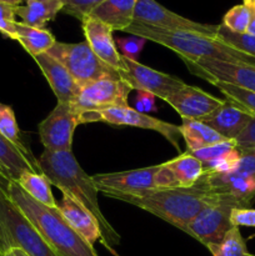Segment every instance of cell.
Wrapping results in <instances>:
<instances>
[{"instance_id": "2e32d148", "label": "cell", "mask_w": 255, "mask_h": 256, "mask_svg": "<svg viewBox=\"0 0 255 256\" xmlns=\"http://www.w3.org/2000/svg\"><path fill=\"white\" fill-rule=\"evenodd\" d=\"M85 42L90 49L100 60L114 68L116 72L122 69V54L118 52V46L112 38V30L100 20L92 16H86L82 20Z\"/></svg>"}, {"instance_id": "d6986e66", "label": "cell", "mask_w": 255, "mask_h": 256, "mask_svg": "<svg viewBox=\"0 0 255 256\" xmlns=\"http://www.w3.org/2000/svg\"><path fill=\"white\" fill-rule=\"evenodd\" d=\"M252 116L249 114L225 99L224 104L215 110L212 115L205 118L202 122L212 128L225 139L235 140L246 128Z\"/></svg>"}, {"instance_id": "f6af8a7d", "label": "cell", "mask_w": 255, "mask_h": 256, "mask_svg": "<svg viewBox=\"0 0 255 256\" xmlns=\"http://www.w3.org/2000/svg\"><path fill=\"white\" fill-rule=\"evenodd\" d=\"M255 152V150H254V152Z\"/></svg>"}, {"instance_id": "f35d334b", "label": "cell", "mask_w": 255, "mask_h": 256, "mask_svg": "<svg viewBox=\"0 0 255 256\" xmlns=\"http://www.w3.org/2000/svg\"><path fill=\"white\" fill-rule=\"evenodd\" d=\"M135 110L142 114L155 112V96L146 92H138L135 98Z\"/></svg>"}, {"instance_id": "d6a6232c", "label": "cell", "mask_w": 255, "mask_h": 256, "mask_svg": "<svg viewBox=\"0 0 255 256\" xmlns=\"http://www.w3.org/2000/svg\"><path fill=\"white\" fill-rule=\"evenodd\" d=\"M62 9L65 14L72 15L82 22L92 14L95 8L99 6L105 0H62Z\"/></svg>"}, {"instance_id": "6da1fadb", "label": "cell", "mask_w": 255, "mask_h": 256, "mask_svg": "<svg viewBox=\"0 0 255 256\" xmlns=\"http://www.w3.org/2000/svg\"><path fill=\"white\" fill-rule=\"evenodd\" d=\"M39 169L62 194H68L84 205L95 216L102 232V244L114 255L112 246L120 242V235L104 216L98 200V189L92 178L82 169L72 152H50L44 149L38 159Z\"/></svg>"}, {"instance_id": "4fadbf2b", "label": "cell", "mask_w": 255, "mask_h": 256, "mask_svg": "<svg viewBox=\"0 0 255 256\" xmlns=\"http://www.w3.org/2000/svg\"><path fill=\"white\" fill-rule=\"evenodd\" d=\"M132 90L130 85L122 79L98 80L82 86L72 105L78 112H99L112 106H128V96Z\"/></svg>"}, {"instance_id": "ee69618b", "label": "cell", "mask_w": 255, "mask_h": 256, "mask_svg": "<svg viewBox=\"0 0 255 256\" xmlns=\"http://www.w3.org/2000/svg\"><path fill=\"white\" fill-rule=\"evenodd\" d=\"M0 256H4V254H2V250H0Z\"/></svg>"}, {"instance_id": "ba28073f", "label": "cell", "mask_w": 255, "mask_h": 256, "mask_svg": "<svg viewBox=\"0 0 255 256\" xmlns=\"http://www.w3.org/2000/svg\"><path fill=\"white\" fill-rule=\"evenodd\" d=\"M122 65L118 72L132 90L150 92L164 102L186 85L179 78L158 72L124 55H122Z\"/></svg>"}, {"instance_id": "30bf717a", "label": "cell", "mask_w": 255, "mask_h": 256, "mask_svg": "<svg viewBox=\"0 0 255 256\" xmlns=\"http://www.w3.org/2000/svg\"><path fill=\"white\" fill-rule=\"evenodd\" d=\"M234 208H236L234 204L222 200L209 204L192 219L184 232L202 242L206 249L219 244L232 228L230 212Z\"/></svg>"}, {"instance_id": "ffe728a7", "label": "cell", "mask_w": 255, "mask_h": 256, "mask_svg": "<svg viewBox=\"0 0 255 256\" xmlns=\"http://www.w3.org/2000/svg\"><path fill=\"white\" fill-rule=\"evenodd\" d=\"M136 2L138 0H105L102 4L92 10L89 16L106 24L112 32H124L134 22Z\"/></svg>"}, {"instance_id": "e575fe53", "label": "cell", "mask_w": 255, "mask_h": 256, "mask_svg": "<svg viewBox=\"0 0 255 256\" xmlns=\"http://www.w3.org/2000/svg\"><path fill=\"white\" fill-rule=\"evenodd\" d=\"M16 6L0 2V32L12 40H16Z\"/></svg>"}, {"instance_id": "b9f144b4", "label": "cell", "mask_w": 255, "mask_h": 256, "mask_svg": "<svg viewBox=\"0 0 255 256\" xmlns=\"http://www.w3.org/2000/svg\"><path fill=\"white\" fill-rule=\"evenodd\" d=\"M4 256H28L24 252L20 249H10L6 252H4Z\"/></svg>"}, {"instance_id": "4dcf8cb0", "label": "cell", "mask_w": 255, "mask_h": 256, "mask_svg": "<svg viewBox=\"0 0 255 256\" xmlns=\"http://www.w3.org/2000/svg\"><path fill=\"white\" fill-rule=\"evenodd\" d=\"M250 22V14L244 4L232 6L229 12H225L222 18V26L236 34H246Z\"/></svg>"}, {"instance_id": "74e56055", "label": "cell", "mask_w": 255, "mask_h": 256, "mask_svg": "<svg viewBox=\"0 0 255 256\" xmlns=\"http://www.w3.org/2000/svg\"><path fill=\"white\" fill-rule=\"evenodd\" d=\"M232 226L255 228V209L252 208H234L230 212Z\"/></svg>"}, {"instance_id": "9c48e42d", "label": "cell", "mask_w": 255, "mask_h": 256, "mask_svg": "<svg viewBox=\"0 0 255 256\" xmlns=\"http://www.w3.org/2000/svg\"><path fill=\"white\" fill-rule=\"evenodd\" d=\"M79 122V112L69 102H58L38 126L40 142L50 152H72V136Z\"/></svg>"}, {"instance_id": "60d3db41", "label": "cell", "mask_w": 255, "mask_h": 256, "mask_svg": "<svg viewBox=\"0 0 255 256\" xmlns=\"http://www.w3.org/2000/svg\"><path fill=\"white\" fill-rule=\"evenodd\" d=\"M9 184L10 180L0 172V194H4L9 196Z\"/></svg>"}, {"instance_id": "d4e9b609", "label": "cell", "mask_w": 255, "mask_h": 256, "mask_svg": "<svg viewBox=\"0 0 255 256\" xmlns=\"http://www.w3.org/2000/svg\"><path fill=\"white\" fill-rule=\"evenodd\" d=\"M16 42L35 58L36 55L46 52L55 44V36L48 29H36L22 24V22H16Z\"/></svg>"}, {"instance_id": "5b68a950", "label": "cell", "mask_w": 255, "mask_h": 256, "mask_svg": "<svg viewBox=\"0 0 255 256\" xmlns=\"http://www.w3.org/2000/svg\"><path fill=\"white\" fill-rule=\"evenodd\" d=\"M20 249L28 256H59L8 195L0 194V250Z\"/></svg>"}, {"instance_id": "7402d4cb", "label": "cell", "mask_w": 255, "mask_h": 256, "mask_svg": "<svg viewBox=\"0 0 255 256\" xmlns=\"http://www.w3.org/2000/svg\"><path fill=\"white\" fill-rule=\"evenodd\" d=\"M40 172L26 156L0 134V172L10 182H16L24 172Z\"/></svg>"}, {"instance_id": "8d00e7d4", "label": "cell", "mask_w": 255, "mask_h": 256, "mask_svg": "<svg viewBox=\"0 0 255 256\" xmlns=\"http://www.w3.org/2000/svg\"><path fill=\"white\" fill-rule=\"evenodd\" d=\"M236 149L242 154L250 152L255 150V118H252L249 124L246 125L244 130L239 134V136L235 139Z\"/></svg>"}, {"instance_id": "f1b7e54d", "label": "cell", "mask_w": 255, "mask_h": 256, "mask_svg": "<svg viewBox=\"0 0 255 256\" xmlns=\"http://www.w3.org/2000/svg\"><path fill=\"white\" fill-rule=\"evenodd\" d=\"M212 85L220 90L225 99L239 106L252 118H255V92L225 82H214Z\"/></svg>"}, {"instance_id": "3957f363", "label": "cell", "mask_w": 255, "mask_h": 256, "mask_svg": "<svg viewBox=\"0 0 255 256\" xmlns=\"http://www.w3.org/2000/svg\"><path fill=\"white\" fill-rule=\"evenodd\" d=\"M129 34L150 40L156 44L166 46L176 52L182 60L198 62V60H220L228 62H239L255 66V58L248 55L216 36H208L192 32L182 30H166L150 25L132 22L129 28L124 30Z\"/></svg>"}, {"instance_id": "836d02e7", "label": "cell", "mask_w": 255, "mask_h": 256, "mask_svg": "<svg viewBox=\"0 0 255 256\" xmlns=\"http://www.w3.org/2000/svg\"><path fill=\"white\" fill-rule=\"evenodd\" d=\"M235 148H236L235 140H225V142H218V144L210 145V146L202 148V149L199 150H195V152H189V154H192V156L196 158L198 160H200L204 164V162H212V160H215L218 158L222 156V155L228 154V152H232Z\"/></svg>"}, {"instance_id": "ac0fdd59", "label": "cell", "mask_w": 255, "mask_h": 256, "mask_svg": "<svg viewBox=\"0 0 255 256\" xmlns=\"http://www.w3.org/2000/svg\"><path fill=\"white\" fill-rule=\"evenodd\" d=\"M58 209L62 212L70 226L92 246H94L98 240L102 242V232L95 216L74 198L62 194V199L58 204Z\"/></svg>"}, {"instance_id": "5bb4252c", "label": "cell", "mask_w": 255, "mask_h": 256, "mask_svg": "<svg viewBox=\"0 0 255 256\" xmlns=\"http://www.w3.org/2000/svg\"><path fill=\"white\" fill-rule=\"evenodd\" d=\"M165 102L182 116V119L202 122L219 109L224 104L225 99L212 96L199 88L186 84Z\"/></svg>"}, {"instance_id": "7bdbcfd3", "label": "cell", "mask_w": 255, "mask_h": 256, "mask_svg": "<svg viewBox=\"0 0 255 256\" xmlns=\"http://www.w3.org/2000/svg\"><path fill=\"white\" fill-rule=\"evenodd\" d=\"M24 0H0V2H4V4H9V5H14V6H18L20 5Z\"/></svg>"}, {"instance_id": "52a82bcc", "label": "cell", "mask_w": 255, "mask_h": 256, "mask_svg": "<svg viewBox=\"0 0 255 256\" xmlns=\"http://www.w3.org/2000/svg\"><path fill=\"white\" fill-rule=\"evenodd\" d=\"M79 122H105L110 125H128V126L140 128V129L152 130L165 138L176 150L180 149L179 140L182 138L180 126L162 120L155 119L148 114H142L138 110L128 106H112L99 112H79Z\"/></svg>"}, {"instance_id": "ab89813d", "label": "cell", "mask_w": 255, "mask_h": 256, "mask_svg": "<svg viewBox=\"0 0 255 256\" xmlns=\"http://www.w3.org/2000/svg\"><path fill=\"white\" fill-rule=\"evenodd\" d=\"M242 4L248 8L250 14V22L246 34L255 36V0H242Z\"/></svg>"}, {"instance_id": "83f0119b", "label": "cell", "mask_w": 255, "mask_h": 256, "mask_svg": "<svg viewBox=\"0 0 255 256\" xmlns=\"http://www.w3.org/2000/svg\"><path fill=\"white\" fill-rule=\"evenodd\" d=\"M208 250L212 256H254L248 250L246 242L238 226H232L219 244L208 248Z\"/></svg>"}, {"instance_id": "277c9868", "label": "cell", "mask_w": 255, "mask_h": 256, "mask_svg": "<svg viewBox=\"0 0 255 256\" xmlns=\"http://www.w3.org/2000/svg\"><path fill=\"white\" fill-rule=\"evenodd\" d=\"M9 198L59 256H99L94 246L70 226L58 208L38 202L16 182H10Z\"/></svg>"}, {"instance_id": "8992f818", "label": "cell", "mask_w": 255, "mask_h": 256, "mask_svg": "<svg viewBox=\"0 0 255 256\" xmlns=\"http://www.w3.org/2000/svg\"><path fill=\"white\" fill-rule=\"evenodd\" d=\"M46 52L62 62L82 88L102 79H122L114 68L94 54L86 42L76 44L55 42Z\"/></svg>"}, {"instance_id": "484cf974", "label": "cell", "mask_w": 255, "mask_h": 256, "mask_svg": "<svg viewBox=\"0 0 255 256\" xmlns=\"http://www.w3.org/2000/svg\"><path fill=\"white\" fill-rule=\"evenodd\" d=\"M18 184L29 196L40 204L50 208H58V202H55L52 192V182L42 172H24L18 180Z\"/></svg>"}, {"instance_id": "9a60e30c", "label": "cell", "mask_w": 255, "mask_h": 256, "mask_svg": "<svg viewBox=\"0 0 255 256\" xmlns=\"http://www.w3.org/2000/svg\"><path fill=\"white\" fill-rule=\"evenodd\" d=\"M159 169V165L142 168V169L126 170L119 172H105L92 175V182L98 192H135L142 190L156 189L154 175Z\"/></svg>"}, {"instance_id": "4316f807", "label": "cell", "mask_w": 255, "mask_h": 256, "mask_svg": "<svg viewBox=\"0 0 255 256\" xmlns=\"http://www.w3.org/2000/svg\"><path fill=\"white\" fill-rule=\"evenodd\" d=\"M0 134H2L5 139L9 140L12 144H14L15 146L29 159V162H32L34 166H36L38 169H39L38 159H35V156L32 155V152H30L29 148L26 146V144L24 142V139H22V135H20V129L19 125H18L16 122L14 110L12 109V106L2 104V102H0Z\"/></svg>"}, {"instance_id": "7a4b0ae2", "label": "cell", "mask_w": 255, "mask_h": 256, "mask_svg": "<svg viewBox=\"0 0 255 256\" xmlns=\"http://www.w3.org/2000/svg\"><path fill=\"white\" fill-rule=\"evenodd\" d=\"M112 199L138 206L185 232L188 225L212 200L199 184L188 189H152L135 192H104Z\"/></svg>"}, {"instance_id": "7c38bea8", "label": "cell", "mask_w": 255, "mask_h": 256, "mask_svg": "<svg viewBox=\"0 0 255 256\" xmlns=\"http://www.w3.org/2000/svg\"><path fill=\"white\" fill-rule=\"evenodd\" d=\"M188 69L210 84L225 82L255 92V66L220 60H182Z\"/></svg>"}, {"instance_id": "1f68e13d", "label": "cell", "mask_w": 255, "mask_h": 256, "mask_svg": "<svg viewBox=\"0 0 255 256\" xmlns=\"http://www.w3.org/2000/svg\"><path fill=\"white\" fill-rule=\"evenodd\" d=\"M240 158H242V152L235 148L232 152L228 154L222 155V156L218 158V159L212 160L202 164L204 168V172H212V174H225V172H230L235 169V166L239 162Z\"/></svg>"}, {"instance_id": "cb8c5ba5", "label": "cell", "mask_w": 255, "mask_h": 256, "mask_svg": "<svg viewBox=\"0 0 255 256\" xmlns=\"http://www.w3.org/2000/svg\"><path fill=\"white\" fill-rule=\"evenodd\" d=\"M172 172L178 189H188L194 186L204 174L202 162L189 152L180 154L178 158L164 162Z\"/></svg>"}, {"instance_id": "f546056e", "label": "cell", "mask_w": 255, "mask_h": 256, "mask_svg": "<svg viewBox=\"0 0 255 256\" xmlns=\"http://www.w3.org/2000/svg\"><path fill=\"white\" fill-rule=\"evenodd\" d=\"M216 38L222 42H226L230 46L235 48V49L240 50V52H245L248 55H252L255 58V36L249 34H236L226 28L222 26V24L218 25Z\"/></svg>"}, {"instance_id": "8fae6325", "label": "cell", "mask_w": 255, "mask_h": 256, "mask_svg": "<svg viewBox=\"0 0 255 256\" xmlns=\"http://www.w3.org/2000/svg\"><path fill=\"white\" fill-rule=\"evenodd\" d=\"M134 22L166 30L192 32L208 36H216L218 25L202 24L166 9L155 0H138Z\"/></svg>"}, {"instance_id": "44dd1931", "label": "cell", "mask_w": 255, "mask_h": 256, "mask_svg": "<svg viewBox=\"0 0 255 256\" xmlns=\"http://www.w3.org/2000/svg\"><path fill=\"white\" fill-rule=\"evenodd\" d=\"M62 0H25V5H18L16 16L22 22L36 29H45L49 22L62 12Z\"/></svg>"}, {"instance_id": "e0dca14e", "label": "cell", "mask_w": 255, "mask_h": 256, "mask_svg": "<svg viewBox=\"0 0 255 256\" xmlns=\"http://www.w3.org/2000/svg\"><path fill=\"white\" fill-rule=\"evenodd\" d=\"M34 60L46 78L52 92L56 96L58 102L72 104L80 94L82 86L75 82L66 68L48 52L36 55Z\"/></svg>"}, {"instance_id": "603a6c76", "label": "cell", "mask_w": 255, "mask_h": 256, "mask_svg": "<svg viewBox=\"0 0 255 256\" xmlns=\"http://www.w3.org/2000/svg\"><path fill=\"white\" fill-rule=\"evenodd\" d=\"M180 134L185 140L188 152L228 140L209 125L202 122H198V120L182 119V124L180 125Z\"/></svg>"}, {"instance_id": "d590c367", "label": "cell", "mask_w": 255, "mask_h": 256, "mask_svg": "<svg viewBox=\"0 0 255 256\" xmlns=\"http://www.w3.org/2000/svg\"><path fill=\"white\" fill-rule=\"evenodd\" d=\"M145 42H146V40L140 36H135V35L129 38H118L115 40L116 46H119V49L122 50V55L135 60V62H138V59H139V55L144 48Z\"/></svg>"}]
</instances>
